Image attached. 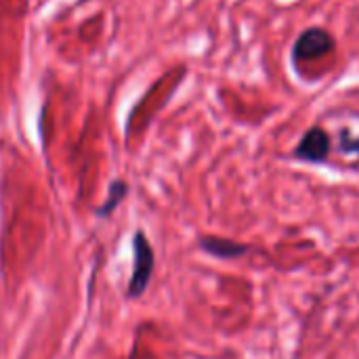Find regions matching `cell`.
I'll return each mask as SVG.
<instances>
[{
  "label": "cell",
  "mask_w": 359,
  "mask_h": 359,
  "mask_svg": "<svg viewBox=\"0 0 359 359\" xmlns=\"http://www.w3.org/2000/svg\"><path fill=\"white\" fill-rule=\"evenodd\" d=\"M133 250H135V267H133V276L126 288V297L128 299H139L149 282H151V273L156 267V259H154V248L147 240V236L139 229L133 238Z\"/></svg>",
  "instance_id": "1"
},
{
  "label": "cell",
  "mask_w": 359,
  "mask_h": 359,
  "mask_svg": "<svg viewBox=\"0 0 359 359\" xmlns=\"http://www.w3.org/2000/svg\"><path fill=\"white\" fill-rule=\"evenodd\" d=\"M332 48H334V38L326 29L313 27V29H307L305 34L299 36V40L294 44V59L297 61L318 59Z\"/></svg>",
  "instance_id": "2"
},
{
  "label": "cell",
  "mask_w": 359,
  "mask_h": 359,
  "mask_svg": "<svg viewBox=\"0 0 359 359\" xmlns=\"http://www.w3.org/2000/svg\"><path fill=\"white\" fill-rule=\"evenodd\" d=\"M330 151V139L322 128H311L305 133L297 147V158L307 162H324Z\"/></svg>",
  "instance_id": "3"
},
{
  "label": "cell",
  "mask_w": 359,
  "mask_h": 359,
  "mask_svg": "<svg viewBox=\"0 0 359 359\" xmlns=\"http://www.w3.org/2000/svg\"><path fill=\"white\" fill-rule=\"evenodd\" d=\"M126 194H128V185H126L124 181H114V183L109 185L107 198H105V202L99 206L97 215H99V217H109V215L122 204V200L126 198Z\"/></svg>",
  "instance_id": "4"
},
{
  "label": "cell",
  "mask_w": 359,
  "mask_h": 359,
  "mask_svg": "<svg viewBox=\"0 0 359 359\" xmlns=\"http://www.w3.org/2000/svg\"><path fill=\"white\" fill-rule=\"evenodd\" d=\"M202 248L206 250V252H210V255H217V257H227V259H231V257H238V255H242L244 252V248L242 246H238L236 242H229V240H217V238H204L202 240Z\"/></svg>",
  "instance_id": "5"
},
{
  "label": "cell",
  "mask_w": 359,
  "mask_h": 359,
  "mask_svg": "<svg viewBox=\"0 0 359 359\" xmlns=\"http://www.w3.org/2000/svg\"><path fill=\"white\" fill-rule=\"evenodd\" d=\"M343 149H347V151H359V139H349L345 135L343 137Z\"/></svg>",
  "instance_id": "6"
}]
</instances>
